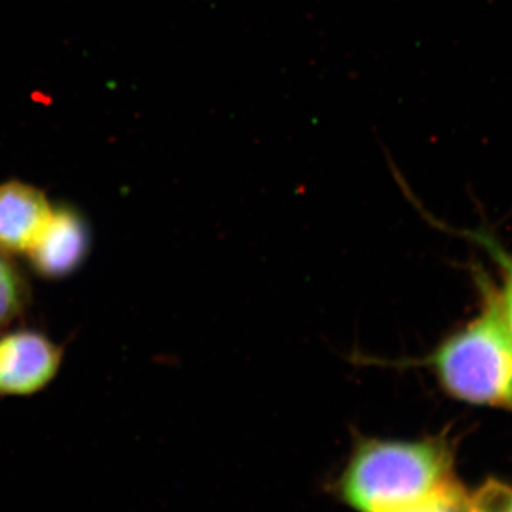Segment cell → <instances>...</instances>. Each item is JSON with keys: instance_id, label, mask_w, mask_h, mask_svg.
Instances as JSON below:
<instances>
[{"instance_id": "9", "label": "cell", "mask_w": 512, "mask_h": 512, "mask_svg": "<svg viewBox=\"0 0 512 512\" xmlns=\"http://www.w3.org/2000/svg\"><path fill=\"white\" fill-rule=\"evenodd\" d=\"M471 498L474 512H512V484L505 481L490 478Z\"/></svg>"}, {"instance_id": "8", "label": "cell", "mask_w": 512, "mask_h": 512, "mask_svg": "<svg viewBox=\"0 0 512 512\" xmlns=\"http://www.w3.org/2000/svg\"><path fill=\"white\" fill-rule=\"evenodd\" d=\"M396 512H474L473 498L467 488L453 478L423 500Z\"/></svg>"}, {"instance_id": "4", "label": "cell", "mask_w": 512, "mask_h": 512, "mask_svg": "<svg viewBox=\"0 0 512 512\" xmlns=\"http://www.w3.org/2000/svg\"><path fill=\"white\" fill-rule=\"evenodd\" d=\"M92 249V228L79 208L53 205L52 215L36 244L26 254L40 278L59 281L76 274Z\"/></svg>"}, {"instance_id": "5", "label": "cell", "mask_w": 512, "mask_h": 512, "mask_svg": "<svg viewBox=\"0 0 512 512\" xmlns=\"http://www.w3.org/2000/svg\"><path fill=\"white\" fill-rule=\"evenodd\" d=\"M46 192L19 180L0 184V252L26 255L52 215Z\"/></svg>"}, {"instance_id": "1", "label": "cell", "mask_w": 512, "mask_h": 512, "mask_svg": "<svg viewBox=\"0 0 512 512\" xmlns=\"http://www.w3.org/2000/svg\"><path fill=\"white\" fill-rule=\"evenodd\" d=\"M480 311L448 333L421 359L396 366L423 367L441 392L458 403L512 414V336L505 325L497 284L480 266L473 268Z\"/></svg>"}, {"instance_id": "7", "label": "cell", "mask_w": 512, "mask_h": 512, "mask_svg": "<svg viewBox=\"0 0 512 512\" xmlns=\"http://www.w3.org/2000/svg\"><path fill=\"white\" fill-rule=\"evenodd\" d=\"M464 235L470 241L480 245L493 259L498 275H500V286L497 284L498 302H500L505 325H507L512 336V252L508 251L503 244L497 241L494 235H491L485 229L466 231Z\"/></svg>"}, {"instance_id": "3", "label": "cell", "mask_w": 512, "mask_h": 512, "mask_svg": "<svg viewBox=\"0 0 512 512\" xmlns=\"http://www.w3.org/2000/svg\"><path fill=\"white\" fill-rule=\"evenodd\" d=\"M63 346L35 329H16L0 336V397L32 396L59 373Z\"/></svg>"}, {"instance_id": "2", "label": "cell", "mask_w": 512, "mask_h": 512, "mask_svg": "<svg viewBox=\"0 0 512 512\" xmlns=\"http://www.w3.org/2000/svg\"><path fill=\"white\" fill-rule=\"evenodd\" d=\"M454 467L448 433L416 440L357 436L335 493L357 512H396L456 478Z\"/></svg>"}, {"instance_id": "6", "label": "cell", "mask_w": 512, "mask_h": 512, "mask_svg": "<svg viewBox=\"0 0 512 512\" xmlns=\"http://www.w3.org/2000/svg\"><path fill=\"white\" fill-rule=\"evenodd\" d=\"M30 285L12 256L0 252V330L19 319L30 305Z\"/></svg>"}]
</instances>
